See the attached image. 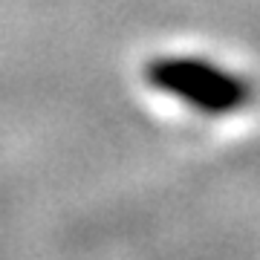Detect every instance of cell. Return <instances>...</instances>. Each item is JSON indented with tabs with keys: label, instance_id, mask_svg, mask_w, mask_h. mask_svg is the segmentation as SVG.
<instances>
[{
	"label": "cell",
	"instance_id": "obj_1",
	"mask_svg": "<svg viewBox=\"0 0 260 260\" xmlns=\"http://www.w3.org/2000/svg\"><path fill=\"white\" fill-rule=\"evenodd\" d=\"M142 78L156 95L203 119L243 113L251 102V84L211 58L159 55L145 64Z\"/></svg>",
	"mask_w": 260,
	"mask_h": 260
}]
</instances>
